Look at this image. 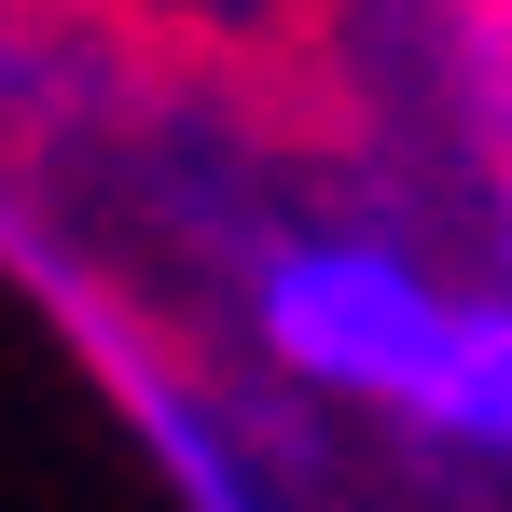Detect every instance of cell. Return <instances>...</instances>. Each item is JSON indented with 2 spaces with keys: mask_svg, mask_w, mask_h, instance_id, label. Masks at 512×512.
I'll return each instance as SVG.
<instances>
[{
  "mask_svg": "<svg viewBox=\"0 0 512 512\" xmlns=\"http://www.w3.org/2000/svg\"><path fill=\"white\" fill-rule=\"evenodd\" d=\"M457 28H471V84L512 111V0H457Z\"/></svg>",
  "mask_w": 512,
  "mask_h": 512,
  "instance_id": "3",
  "label": "cell"
},
{
  "mask_svg": "<svg viewBox=\"0 0 512 512\" xmlns=\"http://www.w3.org/2000/svg\"><path fill=\"white\" fill-rule=\"evenodd\" d=\"M499 250H512V167H499Z\"/></svg>",
  "mask_w": 512,
  "mask_h": 512,
  "instance_id": "4",
  "label": "cell"
},
{
  "mask_svg": "<svg viewBox=\"0 0 512 512\" xmlns=\"http://www.w3.org/2000/svg\"><path fill=\"white\" fill-rule=\"evenodd\" d=\"M263 346H277L291 374H319V388H360V402H402V416L443 429L471 305H443L416 263H388V250H277V277H263Z\"/></svg>",
  "mask_w": 512,
  "mask_h": 512,
  "instance_id": "1",
  "label": "cell"
},
{
  "mask_svg": "<svg viewBox=\"0 0 512 512\" xmlns=\"http://www.w3.org/2000/svg\"><path fill=\"white\" fill-rule=\"evenodd\" d=\"M443 429L512 457V305H471V346H457V402H443Z\"/></svg>",
  "mask_w": 512,
  "mask_h": 512,
  "instance_id": "2",
  "label": "cell"
}]
</instances>
